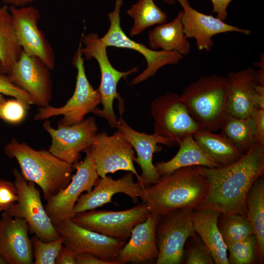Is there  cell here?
I'll return each instance as SVG.
<instances>
[{
  "mask_svg": "<svg viewBox=\"0 0 264 264\" xmlns=\"http://www.w3.org/2000/svg\"><path fill=\"white\" fill-rule=\"evenodd\" d=\"M197 166L209 185L208 193L198 209L245 216L246 197L256 180L264 175V145L257 143L238 160L226 166Z\"/></svg>",
  "mask_w": 264,
  "mask_h": 264,
  "instance_id": "cell-1",
  "label": "cell"
},
{
  "mask_svg": "<svg viewBox=\"0 0 264 264\" xmlns=\"http://www.w3.org/2000/svg\"><path fill=\"white\" fill-rule=\"evenodd\" d=\"M208 188L197 166H189L161 176L157 182L142 189L139 198L151 213L160 216L178 209H198Z\"/></svg>",
  "mask_w": 264,
  "mask_h": 264,
  "instance_id": "cell-2",
  "label": "cell"
},
{
  "mask_svg": "<svg viewBox=\"0 0 264 264\" xmlns=\"http://www.w3.org/2000/svg\"><path fill=\"white\" fill-rule=\"evenodd\" d=\"M4 153L17 160L23 177L42 189L46 201L71 180L73 164L60 159L49 151L35 150L14 138L5 146Z\"/></svg>",
  "mask_w": 264,
  "mask_h": 264,
  "instance_id": "cell-3",
  "label": "cell"
},
{
  "mask_svg": "<svg viewBox=\"0 0 264 264\" xmlns=\"http://www.w3.org/2000/svg\"><path fill=\"white\" fill-rule=\"evenodd\" d=\"M227 77L213 74L200 77L180 95L195 121L212 132L220 130L227 115Z\"/></svg>",
  "mask_w": 264,
  "mask_h": 264,
  "instance_id": "cell-4",
  "label": "cell"
},
{
  "mask_svg": "<svg viewBox=\"0 0 264 264\" xmlns=\"http://www.w3.org/2000/svg\"><path fill=\"white\" fill-rule=\"evenodd\" d=\"M84 47L81 48L82 55L87 60L94 58L98 64L101 72V82L98 90L101 96L102 110L97 108L93 113L105 118L111 128H116L118 120L113 107L114 100L119 102V111L122 115L125 111L124 101L117 92L119 81L138 70V67H133L125 71H120L111 64L107 55V48L101 38L96 33L82 35Z\"/></svg>",
  "mask_w": 264,
  "mask_h": 264,
  "instance_id": "cell-5",
  "label": "cell"
},
{
  "mask_svg": "<svg viewBox=\"0 0 264 264\" xmlns=\"http://www.w3.org/2000/svg\"><path fill=\"white\" fill-rule=\"evenodd\" d=\"M82 44L81 38L72 60V64L77 69L76 86L72 96L60 107L50 105L44 108L40 107L34 115V120H45L52 117L62 115L63 117L58 122V127L71 125L82 122L87 114L93 112L101 103L98 89L93 88L86 74L84 58L81 51Z\"/></svg>",
  "mask_w": 264,
  "mask_h": 264,
  "instance_id": "cell-6",
  "label": "cell"
},
{
  "mask_svg": "<svg viewBox=\"0 0 264 264\" xmlns=\"http://www.w3.org/2000/svg\"><path fill=\"white\" fill-rule=\"evenodd\" d=\"M17 201L6 212L9 216L23 219L29 230L45 242L58 239L61 235L56 230L44 206L40 192L33 182L25 179L17 169L13 171Z\"/></svg>",
  "mask_w": 264,
  "mask_h": 264,
  "instance_id": "cell-7",
  "label": "cell"
},
{
  "mask_svg": "<svg viewBox=\"0 0 264 264\" xmlns=\"http://www.w3.org/2000/svg\"><path fill=\"white\" fill-rule=\"evenodd\" d=\"M123 0H116L113 10L109 13L110 27L101 40L106 46L132 49L141 54L147 62V67L130 83L136 85L154 76L162 67L176 65L184 58L175 51L154 50L131 40L123 31L120 25V12Z\"/></svg>",
  "mask_w": 264,
  "mask_h": 264,
  "instance_id": "cell-8",
  "label": "cell"
},
{
  "mask_svg": "<svg viewBox=\"0 0 264 264\" xmlns=\"http://www.w3.org/2000/svg\"><path fill=\"white\" fill-rule=\"evenodd\" d=\"M151 113L154 119V133L170 139L173 146H178L179 140L201 128L177 93L166 92L154 99Z\"/></svg>",
  "mask_w": 264,
  "mask_h": 264,
  "instance_id": "cell-9",
  "label": "cell"
},
{
  "mask_svg": "<svg viewBox=\"0 0 264 264\" xmlns=\"http://www.w3.org/2000/svg\"><path fill=\"white\" fill-rule=\"evenodd\" d=\"M193 210L178 209L160 216L155 228L159 250L156 264L182 263L185 242L195 232L192 220Z\"/></svg>",
  "mask_w": 264,
  "mask_h": 264,
  "instance_id": "cell-10",
  "label": "cell"
},
{
  "mask_svg": "<svg viewBox=\"0 0 264 264\" xmlns=\"http://www.w3.org/2000/svg\"><path fill=\"white\" fill-rule=\"evenodd\" d=\"M83 152L86 153L84 160L73 164L76 172L70 182L46 201L44 208L54 225L73 217V210L78 198L84 192L90 191L99 179L89 147Z\"/></svg>",
  "mask_w": 264,
  "mask_h": 264,
  "instance_id": "cell-11",
  "label": "cell"
},
{
  "mask_svg": "<svg viewBox=\"0 0 264 264\" xmlns=\"http://www.w3.org/2000/svg\"><path fill=\"white\" fill-rule=\"evenodd\" d=\"M151 214L147 205L143 203L122 211H87L76 214L71 219L87 229L127 241L134 227Z\"/></svg>",
  "mask_w": 264,
  "mask_h": 264,
  "instance_id": "cell-12",
  "label": "cell"
},
{
  "mask_svg": "<svg viewBox=\"0 0 264 264\" xmlns=\"http://www.w3.org/2000/svg\"><path fill=\"white\" fill-rule=\"evenodd\" d=\"M89 149L100 177L120 170L131 172L142 186L140 176L133 164L135 151L121 132L118 130L112 135L106 132L97 133Z\"/></svg>",
  "mask_w": 264,
  "mask_h": 264,
  "instance_id": "cell-13",
  "label": "cell"
},
{
  "mask_svg": "<svg viewBox=\"0 0 264 264\" xmlns=\"http://www.w3.org/2000/svg\"><path fill=\"white\" fill-rule=\"evenodd\" d=\"M64 239V245L78 253H90L100 259L117 264L118 254L126 241L85 228L71 219L54 225Z\"/></svg>",
  "mask_w": 264,
  "mask_h": 264,
  "instance_id": "cell-14",
  "label": "cell"
},
{
  "mask_svg": "<svg viewBox=\"0 0 264 264\" xmlns=\"http://www.w3.org/2000/svg\"><path fill=\"white\" fill-rule=\"evenodd\" d=\"M51 138L48 151L60 159L73 164L78 161L80 153L90 147L97 133L95 118L89 117L71 125L53 128L48 119L43 124Z\"/></svg>",
  "mask_w": 264,
  "mask_h": 264,
  "instance_id": "cell-15",
  "label": "cell"
},
{
  "mask_svg": "<svg viewBox=\"0 0 264 264\" xmlns=\"http://www.w3.org/2000/svg\"><path fill=\"white\" fill-rule=\"evenodd\" d=\"M16 36L22 50L39 58L50 70L55 67V55L45 35L40 29L39 10L32 5L9 6Z\"/></svg>",
  "mask_w": 264,
  "mask_h": 264,
  "instance_id": "cell-16",
  "label": "cell"
},
{
  "mask_svg": "<svg viewBox=\"0 0 264 264\" xmlns=\"http://www.w3.org/2000/svg\"><path fill=\"white\" fill-rule=\"evenodd\" d=\"M49 70L39 58L22 50L8 75L15 85L30 95L34 105L44 108L52 98Z\"/></svg>",
  "mask_w": 264,
  "mask_h": 264,
  "instance_id": "cell-17",
  "label": "cell"
},
{
  "mask_svg": "<svg viewBox=\"0 0 264 264\" xmlns=\"http://www.w3.org/2000/svg\"><path fill=\"white\" fill-rule=\"evenodd\" d=\"M182 8L181 22L187 38H194L199 50L209 51L213 46L214 36L226 32H235L250 35L248 29L238 27L225 23L217 17L206 15L194 9L188 0H176Z\"/></svg>",
  "mask_w": 264,
  "mask_h": 264,
  "instance_id": "cell-18",
  "label": "cell"
},
{
  "mask_svg": "<svg viewBox=\"0 0 264 264\" xmlns=\"http://www.w3.org/2000/svg\"><path fill=\"white\" fill-rule=\"evenodd\" d=\"M117 120L116 128L122 132L136 152L137 157H135L134 161L141 169L140 178L143 189L157 182L161 176L153 164V154L161 151L162 147L159 144L172 147V141L154 132L148 134L133 130L121 116Z\"/></svg>",
  "mask_w": 264,
  "mask_h": 264,
  "instance_id": "cell-19",
  "label": "cell"
},
{
  "mask_svg": "<svg viewBox=\"0 0 264 264\" xmlns=\"http://www.w3.org/2000/svg\"><path fill=\"white\" fill-rule=\"evenodd\" d=\"M25 220L9 216H0V254L7 264H33V252Z\"/></svg>",
  "mask_w": 264,
  "mask_h": 264,
  "instance_id": "cell-20",
  "label": "cell"
},
{
  "mask_svg": "<svg viewBox=\"0 0 264 264\" xmlns=\"http://www.w3.org/2000/svg\"><path fill=\"white\" fill-rule=\"evenodd\" d=\"M133 175L128 172L118 179L107 176L99 178L90 191L81 194L78 198L73 210L74 216L107 203H113L112 198L117 193L127 195L136 203L143 188L138 181L134 182Z\"/></svg>",
  "mask_w": 264,
  "mask_h": 264,
  "instance_id": "cell-21",
  "label": "cell"
},
{
  "mask_svg": "<svg viewBox=\"0 0 264 264\" xmlns=\"http://www.w3.org/2000/svg\"><path fill=\"white\" fill-rule=\"evenodd\" d=\"M160 216L151 213L143 222L135 225L130 239L119 251L117 264L141 263L157 259L159 250L155 237V228Z\"/></svg>",
  "mask_w": 264,
  "mask_h": 264,
  "instance_id": "cell-22",
  "label": "cell"
},
{
  "mask_svg": "<svg viewBox=\"0 0 264 264\" xmlns=\"http://www.w3.org/2000/svg\"><path fill=\"white\" fill-rule=\"evenodd\" d=\"M227 77V114L238 118L250 116L256 109L253 100L257 84L256 70L247 67L237 72H230Z\"/></svg>",
  "mask_w": 264,
  "mask_h": 264,
  "instance_id": "cell-23",
  "label": "cell"
},
{
  "mask_svg": "<svg viewBox=\"0 0 264 264\" xmlns=\"http://www.w3.org/2000/svg\"><path fill=\"white\" fill-rule=\"evenodd\" d=\"M220 213L206 208L193 210L192 220L195 232L209 250L216 264H229L227 246L218 225Z\"/></svg>",
  "mask_w": 264,
  "mask_h": 264,
  "instance_id": "cell-24",
  "label": "cell"
},
{
  "mask_svg": "<svg viewBox=\"0 0 264 264\" xmlns=\"http://www.w3.org/2000/svg\"><path fill=\"white\" fill-rule=\"evenodd\" d=\"M182 14L180 10L173 21L157 25L149 31L148 39L151 49L175 51L183 57L189 54L191 45L183 31Z\"/></svg>",
  "mask_w": 264,
  "mask_h": 264,
  "instance_id": "cell-25",
  "label": "cell"
},
{
  "mask_svg": "<svg viewBox=\"0 0 264 264\" xmlns=\"http://www.w3.org/2000/svg\"><path fill=\"white\" fill-rule=\"evenodd\" d=\"M179 149L176 154L167 161L156 163L154 165L161 176L186 167L200 166L210 168L221 166L214 161L200 147L192 134H189L178 141Z\"/></svg>",
  "mask_w": 264,
  "mask_h": 264,
  "instance_id": "cell-26",
  "label": "cell"
},
{
  "mask_svg": "<svg viewBox=\"0 0 264 264\" xmlns=\"http://www.w3.org/2000/svg\"><path fill=\"white\" fill-rule=\"evenodd\" d=\"M245 217L252 226L255 237L258 264L264 262V178L259 177L245 200Z\"/></svg>",
  "mask_w": 264,
  "mask_h": 264,
  "instance_id": "cell-27",
  "label": "cell"
},
{
  "mask_svg": "<svg viewBox=\"0 0 264 264\" xmlns=\"http://www.w3.org/2000/svg\"><path fill=\"white\" fill-rule=\"evenodd\" d=\"M192 135L203 151L221 166L235 162L244 154L221 132L201 128Z\"/></svg>",
  "mask_w": 264,
  "mask_h": 264,
  "instance_id": "cell-28",
  "label": "cell"
},
{
  "mask_svg": "<svg viewBox=\"0 0 264 264\" xmlns=\"http://www.w3.org/2000/svg\"><path fill=\"white\" fill-rule=\"evenodd\" d=\"M22 49L18 42L9 6H0V61L8 75L19 59Z\"/></svg>",
  "mask_w": 264,
  "mask_h": 264,
  "instance_id": "cell-29",
  "label": "cell"
},
{
  "mask_svg": "<svg viewBox=\"0 0 264 264\" xmlns=\"http://www.w3.org/2000/svg\"><path fill=\"white\" fill-rule=\"evenodd\" d=\"M220 130L244 154L257 143L255 123L251 116L238 118L227 114Z\"/></svg>",
  "mask_w": 264,
  "mask_h": 264,
  "instance_id": "cell-30",
  "label": "cell"
},
{
  "mask_svg": "<svg viewBox=\"0 0 264 264\" xmlns=\"http://www.w3.org/2000/svg\"><path fill=\"white\" fill-rule=\"evenodd\" d=\"M127 14L134 22L130 32L131 37L141 34L153 25L164 23L168 19L166 13L154 0H138L127 11Z\"/></svg>",
  "mask_w": 264,
  "mask_h": 264,
  "instance_id": "cell-31",
  "label": "cell"
},
{
  "mask_svg": "<svg viewBox=\"0 0 264 264\" xmlns=\"http://www.w3.org/2000/svg\"><path fill=\"white\" fill-rule=\"evenodd\" d=\"M218 225L225 244L254 235L253 228L246 217L240 213L220 214Z\"/></svg>",
  "mask_w": 264,
  "mask_h": 264,
  "instance_id": "cell-32",
  "label": "cell"
},
{
  "mask_svg": "<svg viewBox=\"0 0 264 264\" xmlns=\"http://www.w3.org/2000/svg\"><path fill=\"white\" fill-rule=\"evenodd\" d=\"M229 264H258L256 242L252 235L244 240L226 244Z\"/></svg>",
  "mask_w": 264,
  "mask_h": 264,
  "instance_id": "cell-33",
  "label": "cell"
},
{
  "mask_svg": "<svg viewBox=\"0 0 264 264\" xmlns=\"http://www.w3.org/2000/svg\"><path fill=\"white\" fill-rule=\"evenodd\" d=\"M182 264H215L209 250L196 232L190 236L185 242Z\"/></svg>",
  "mask_w": 264,
  "mask_h": 264,
  "instance_id": "cell-34",
  "label": "cell"
},
{
  "mask_svg": "<svg viewBox=\"0 0 264 264\" xmlns=\"http://www.w3.org/2000/svg\"><path fill=\"white\" fill-rule=\"evenodd\" d=\"M34 264H55L56 260L64 244L62 236L54 241L45 242L36 235L31 238Z\"/></svg>",
  "mask_w": 264,
  "mask_h": 264,
  "instance_id": "cell-35",
  "label": "cell"
},
{
  "mask_svg": "<svg viewBox=\"0 0 264 264\" xmlns=\"http://www.w3.org/2000/svg\"><path fill=\"white\" fill-rule=\"evenodd\" d=\"M30 106L17 99L5 100L0 109V119L12 124L22 121Z\"/></svg>",
  "mask_w": 264,
  "mask_h": 264,
  "instance_id": "cell-36",
  "label": "cell"
},
{
  "mask_svg": "<svg viewBox=\"0 0 264 264\" xmlns=\"http://www.w3.org/2000/svg\"><path fill=\"white\" fill-rule=\"evenodd\" d=\"M0 93L13 97L29 106L34 105L30 95L15 85L11 81L8 75L5 73L0 74Z\"/></svg>",
  "mask_w": 264,
  "mask_h": 264,
  "instance_id": "cell-37",
  "label": "cell"
},
{
  "mask_svg": "<svg viewBox=\"0 0 264 264\" xmlns=\"http://www.w3.org/2000/svg\"><path fill=\"white\" fill-rule=\"evenodd\" d=\"M17 199L18 194L15 183L0 179V214L7 210Z\"/></svg>",
  "mask_w": 264,
  "mask_h": 264,
  "instance_id": "cell-38",
  "label": "cell"
},
{
  "mask_svg": "<svg viewBox=\"0 0 264 264\" xmlns=\"http://www.w3.org/2000/svg\"><path fill=\"white\" fill-rule=\"evenodd\" d=\"M250 116L255 121L257 143L264 145V109L256 108Z\"/></svg>",
  "mask_w": 264,
  "mask_h": 264,
  "instance_id": "cell-39",
  "label": "cell"
},
{
  "mask_svg": "<svg viewBox=\"0 0 264 264\" xmlns=\"http://www.w3.org/2000/svg\"><path fill=\"white\" fill-rule=\"evenodd\" d=\"M76 255L74 251L63 245L57 257L55 264H76Z\"/></svg>",
  "mask_w": 264,
  "mask_h": 264,
  "instance_id": "cell-40",
  "label": "cell"
},
{
  "mask_svg": "<svg viewBox=\"0 0 264 264\" xmlns=\"http://www.w3.org/2000/svg\"><path fill=\"white\" fill-rule=\"evenodd\" d=\"M213 4V12L217 13V18L222 21L226 19L227 8L233 0H210Z\"/></svg>",
  "mask_w": 264,
  "mask_h": 264,
  "instance_id": "cell-41",
  "label": "cell"
},
{
  "mask_svg": "<svg viewBox=\"0 0 264 264\" xmlns=\"http://www.w3.org/2000/svg\"><path fill=\"white\" fill-rule=\"evenodd\" d=\"M76 264H113L104 261L90 253H78L75 256Z\"/></svg>",
  "mask_w": 264,
  "mask_h": 264,
  "instance_id": "cell-42",
  "label": "cell"
},
{
  "mask_svg": "<svg viewBox=\"0 0 264 264\" xmlns=\"http://www.w3.org/2000/svg\"><path fill=\"white\" fill-rule=\"evenodd\" d=\"M3 2L8 6L21 7L29 5L37 0H2Z\"/></svg>",
  "mask_w": 264,
  "mask_h": 264,
  "instance_id": "cell-43",
  "label": "cell"
},
{
  "mask_svg": "<svg viewBox=\"0 0 264 264\" xmlns=\"http://www.w3.org/2000/svg\"><path fill=\"white\" fill-rule=\"evenodd\" d=\"M6 99L3 97V95L0 93V109L2 105L5 101Z\"/></svg>",
  "mask_w": 264,
  "mask_h": 264,
  "instance_id": "cell-44",
  "label": "cell"
},
{
  "mask_svg": "<svg viewBox=\"0 0 264 264\" xmlns=\"http://www.w3.org/2000/svg\"><path fill=\"white\" fill-rule=\"evenodd\" d=\"M164 2L170 4L174 5L176 0H162Z\"/></svg>",
  "mask_w": 264,
  "mask_h": 264,
  "instance_id": "cell-45",
  "label": "cell"
},
{
  "mask_svg": "<svg viewBox=\"0 0 264 264\" xmlns=\"http://www.w3.org/2000/svg\"><path fill=\"white\" fill-rule=\"evenodd\" d=\"M0 264H7L6 261L2 256L0 254Z\"/></svg>",
  "mask_w": 264,
  "mask_h": 264,
  "instance_id": "cell-46",
  "label": "cell"
},
{
  "mask_svg": "<svg viewBox=\"0 0 264 264\" xmlns=\"http://www.w3.org/2000/svg\"><path fill=\"white\" fill-rule=\"evenodd\" d=\"M0 73H4V72H3L2 64L0 61Z\"/></svg>",
  "mask_w": 264,
  "mask_h": 264,
  "instance_id": "cell-47",
  "label": "cell"
}]
</instances>
